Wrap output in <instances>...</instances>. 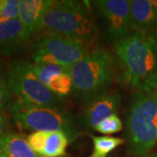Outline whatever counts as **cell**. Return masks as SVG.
I'll return each instance as SVG.
<instances>
[{"mask_svg": "<svg viewBox=\"0 0 157 157\" xmlns=\"http://www.w3.org/2000/svg\"><path fill=\"white\" fill-rule=\"evenodd\" d=\"M142 157H154V155H144V156Z\"/></svg>", "mask_w": 157, "mask_h": 157, "instance_id": "obj_23", "label": "cell"}, {"mask_svg": "<svg viewBox=\"0 0 157 157\" xmlns=\"http://www.w3.org/2000/svg\"><path fill=\"white\" fill-rule=\"evenodd\" d=\"M94 143V152L90 157H107L118 147L125 143V140L113 136H91Z\"/></svg>", "mask_w": 157, "mask_h": 157, "instance_id": "obj_15", "label": "cell"}, {"mask_svg": "<svg viewBox=\"0 0 157 157\" xmlns=\"http://www.w3.org/2000/svg\"><path fill=\"white\" fill-rule=\"evenodd\" d=\"M69 136L64 132L49 133L45 142V148L41 156L63 157L69 144Z\"/></svg>", "mask_w": 157, "mask_h": 157, "instance_id": "obj_14", "label": "cell"}, {"mask_svg": "<svg viewBox=\"0 0 157 157\" xmlns=\"http://www.w3.org/2000/svg\"><path fill=\"white\" fill-rule=\"evenodd\" d=\"M156 8H157V1H156Z\"/></svg>", "mask_w": 157, "mask_h": 157, "instance_id": "obj_27", "label": "cell"}, {"mask_svg": "<svg viewBox=\"0 0 157 157\" xmlns=\"http://www.w3.org/2000/svg\"><path fill=\"white\" fill-rule=\"evenodd\" d=\"M42 30L67 36L83 43L91 42L98 33L93 14L84 2L55 0L45 11Z\"/></svg>", "mask_w": 157, "mask_h": 157, "instance_id": "obj_2", "label": "cell"}, {"mask_svg": "<svg viewBox=\"0 0 157 157\" xmlns=\"http://www.w3.org/2000/svg\"><path fill=\"white\" fill-rule=\"evenodd\" d=\"M107 157H116V156H114V155H109V156H107Z\"/></svg>", "mask_w": 157, "mask_h": 157, "instance_id": "obj_24", "label": "cell"}, {"mask_svg": "<svg viewBox=\"0 0 157 157\" xmlns=\"http://www.w3.org/2000/svg\"><path fill=\"white\" fill-rule=\"evenodd\" d=\"M39 157H45V156H39ZM63 157H69V156H66V155H65V156H63Z\"/></svg>", "mask_w": 157, "mask_h": 157, "instance_id": "obj_26", "label": "cell"}, {"mask_svg": "<svg viewBox=\"0 0 157 157\" xmlns=\"http://www.w3.org/2000/svg\"><path fill=\"white\" fill-rule=\"evenodd\" d=\"M11 90L8 82V71L0 61V113L9 106L11 101Z\"/></svg>", "mask_w": 157, "mask_h": 157, "instance_id": "obj_18", "label": "cell"}, {"mask_svg": "<svg viewBox=\"0 0 157 157\" xmlns=\"http://www.w3.org/2000/svg\"><path fill=\"white\" fill-rule=\"evenodd\" d=\"M0 157H39L31 148L27 140L18 134H6L0 137Z\"/></svg>", "mask_w": 157, "mask_h": 157, "instance_id": "obj_13", "label": "cell"}, {"mask_svg": "<svg viewBox=\"0 0 157 157\" xmlns=\"http://www.w3.org/2000/svg\"><path fill=\"white\" fill-rule=\"evenodd\" d=\"M73 93L86 101L108 91L113 77L112 55L103 49L88 52L69 68Z\"/></svg>", "mask_w": 157, "mask_h": 157, "instance_id": "obj_4", "label": "cell"}, {"mask_svg": "<svg viewBox=\"0 0 157 157\" xmlns=\"http://www.w3.org/2000/svg\"><path fill=\"white\" fill-rule=\"evenodd\" d=\"M127 131L130 151L144 156L157 143V90L138 93L129 107Z\"/></svg>", "mask_w": 157, "mask_h": 157, "instance_id": "obj_3", "label": "cell"}, {"mask_svg": "<svg viewBox=\"0 0 157 157\" xmlns=\"http://www.w3.org/2000/svg\"><path fill=\"white\" fill-rule=\"evenodd\" d=\"M92 4L100 19L104 39L116 43L133 33L130 0H96Z\"/></svg>", "mask_w": 157, "mask_h": 157, "instance_id": "obj_8", "label": "cell"}, {"mask_svg": "<svg viewBox=\"0 0 157 157\" xmlns=\"http://www.w3.org/2000/svg\"><path fill=\"white\" fill-rule=\"evenodd\" d=\"M14 122L18 127L34 132H64L71 137L73 123L71 116L61 108L36 106L17 99L10 106Z\"/></svg>", "mask_w": 157, "mask_h": 157, "instance_id": "obj_5", "label": "cell"}, {"mask_svg": "<svg viewBox=\"0 0 157 157\" xmlns=\"http://www.w3.org/2000/svg\"><path fill=\"white\" fill-rule=\"evenodd\" d=\"M28 39L25 28L18 18L0 19V53L6 56L13 54L21 48Z\"/></svg>", "mask_w": 157, "mask_h": 157, "instance_id": "obj_12", "label": "cell"}, {"mask_svg": "<svg viewBox=\"0 0 157 157\" xmlns=\"http://www.w3.org/2000/svg\"><path fill=\"white\" fill-rule=\"evenodd\" d=\"M130 19L133 33L157 34L156 1L130 0Z\"/></svg>", "mask_w": 157, "mask_h": 157, "instance_id": "obj_10", "label": "cell"}, {"mask_svg": "<svg viewBox=\"0 0 157 157\" xmlns=\"http://www.w3.org/2000/svg\"><path fill=\"white\" fill-rule=\"evenodd\" d=\"M21 0H0V19L10 20L18 18Z\"/></svg>", "mask_w": 157, "mask_h": 157, "instance_id": "obj_20", "label": "cell"}, {"mask_svg": "<svg viewBox=\"0 0 157 157\" xmlns=\"http://www.w3.org/2000/svg\"><path fill=\"white\" fill-rule=\"evenodd\" d=\"M88 53L85 43L61 34L39 35L32 46L34 63L58 65L70 68Z\"/></svg>", "mask_w": 157, "mask_h": 157, "instance_id": "obj_7", "label": "cell"}, {"mask_svg": "<svg viewBox=\"0 0 157 157\" xmlns=\"http://www.w3.org/2000/svg\"><path fill=\"white\" fill-rule=\"evenodd\" d=\"M154 157H157V153L155 154V155H154Z\"/></svg>", "mask_w": 157, "mask_h": 157, "instance_id": "obj_25", "label": "cell"}, {"mask_svg": "<svg viewBox=\"0 0 157 157\" xmlns=\"http://www.w3.org/2000/svg\"><path fill=\"white\" fill-rule=\"evenodd\" d=\"M47 87L59 97L70 95L73 92V79L70 72L67 71L54 77Z\"/></svg>", "mask_w": 157, "mask_h": 157, "instance_id": "obj_17", "label": "cell"}, {"mask_svg": "<svg viewBox=\"0 0 157 157\" xmlns=\"http://www.w3.org/2000/svg\"><path fill=\"white\" fill-rule=\"evenodd\" d=\"M121 102V95L117 90H108L87 101L83 113L82 121L86 126L94 129L105 119L116 114Z\"/></svg>", "mask_w": 157, "mask_h": 157, "instance_id": "obj_9", "label": "cell"}, {"mask_svg": "<svg viewBox=\"0 0 157 157\" xmlns=\"http://www.w3.org/2000/svg\"><path fill=\"white\" fill-rule=\"evenodd\" d=\"M7 71L10 90L19 100L40 107L60 108L61 98L39 80L30 62L24 59L11 61Z\"/></svg>", "mask_w": 157, "mask_h": 157, "instance_id": "obj_6", "label": "cell"}, {"mask_svg": "<svg viewBox=\"0 0 157 157\" xmlns=\"http://www.w3.org/2000/svg\"><path fill=\"white\" fill-rule=\"evenodd\" d=\"M127 83L139 93L157 88V34L132 33L114 44Z\"/></svg>", "mask_w": 157, "mask_h": 157, "instance_id": "obj_1", "label": "cell"}, {"mask_svg": "<svg viewBox=\"0 0 157 157\" xmlns=\"http://www.w3.org/2000/svg\"><path fill=\"white\" fill-rule=\"evenodd\" d=\"M8 128V121L1 113H0V137L7 134L6 131Z\"/></svg>", "mask_w": 157, "mask_h": 157, "instance_id": "obj_22", "label": "cell"}, {"mask_svg": "<svg viewBox=\"0 0 157 157\" xmlns=\"http://www.w3.org/2000/svg\"><path fill=\"white\" fill-rule=\"evenodd\" d=\"M51 3L52 0H21L18 19L28 39L42 30L43 17Z\"/></svg>", "mask_w": 157, "mask_h": 157, "instance_id": "obj_11", "label": "cell"}, {"mask_svg": "<svg viewBox=\"0 0 157 157\" xmlns=\"http://www.w3.org/2000/svg\"><path fill=\"white\" fill-rule=\"evenodd\" d=\"M122 128H123L122 121L116 113L102 121L101 123L98 124L94 128V130L101 134L111 135L120 132Z\"/></svg>", "mask_w": 157, "mask_h": 157, "instance_id": "obj_19", "label": "cell"}, {"mask_svg": "<svg viewBox=\"0 0 157 157\" xmlns=\"http://www.w3.org/2000/svg\"><path fill=\"white\" fill-rule=\"evenodd\" d=\"M49 133L47 132H33V134L28 135L26 138L29 146L36 154H38L39 156L42 155L44 148H45V142L47 140Z\"/></svg>", "mask_w": 157, "mask_h": 157, "instance_id": "obj_21", "label": "cell"}, {"mask_svg": "<svg viewBox=\"0 0 157 157\" xmlns=\"http://www.w3.org/2000/svg\"><path fill=\"white\" fill-rule=\"evenodd\" d=\"M30 65L33 73L37 75L39 80L46 86H48V85L50 84L52 79L54 77L69 71V68L52 64L30 62Z\"/></svg>", "mask_w": 157, "mask_h": 157, "instance_id": "obj_16", "label": "cell"}]
</instances>
